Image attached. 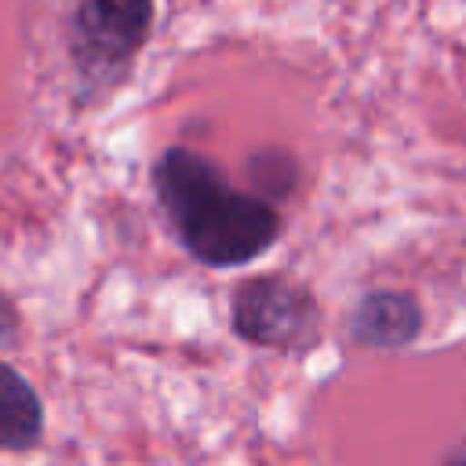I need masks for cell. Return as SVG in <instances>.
Masks as SVG:
<instances>
[{"mask_svg":"<svg viewBox=\"0 0 466 466\" xmlns=\"http://www.w3.org/2000/svg\"><path fill=\"white\" fill-rule=\"evenodd\" d=\"M11 328H15V306H11V299L0 291V342L11 335Z\"/></svg>","mask_w":466,"mask_h":466,"instance_id":"52a82bcc","label":"cell"},{"mask_svg":"<svg viewBox=\"0 0 466 466\" xmlns=\"http://www.w3.org/2000/svg\"><path fill=\"white\" fill-rule=\"evenodd\" d=\"M153 193L178 244L211 269L266 255L284 229L273 200L237 189L215 160L189 146H167L153 164Z\"/></svg>","mask_w":466,"mask_h":466,"instance_id":"6da1fadb","label":"cell"},{"mask_svg":"<svg viewBox=\"0 0 466 466\" xmlns=\"http://www.w3.org/2000/svg\"><path fill=\"white\" fill-rule=\"evenodd\" d=\"M233 335L277 350V353H309L320 342V306L302 280L284 273H258L233 288L229 299Z\"/></svg>","mask_w":466,"mask_h":466,"instance_id":"3957f363","label":"cell"},{"mask_svg":"<svg viewBox=\"0 0 466 466\" xmlns=\"http://www.w3.org/2000/svg\"><path fill=\"white\" fill-rule=\"evenodd\" d=\"M350 331L360 346L400 350V346L415 342L422 331L419 299L408 291H368L350 317Z\"/></svg>","mask_w":466,"mask_h":466,"instance_id":"277c9868","label":"cell"},{"mask_svg":"<svg viewBox=\"0 0 466 466\" xmlns=\"http://www.w3.org/2000/svg\"><path fill=\"white\" fill-rule=\"evenodd\" d=\"M44 437V404L33 382L0 360V451H29Z\"/></svg>","mask_w":466,"mask_h":466,"instance_id":"5b68a950","label":"cell"},{"mask_svg":"<svg viewBox=\"0 0 466 466\" xmlns=\"http://www.w3.org/2000/svg\"><path fill=\"white\" fill-rule=\"evenodd\" d=\"M153 29V0H66V51L91 98L113 95Z\"/></svg>","mask_w":466,"mask_h":466,"instance_id":"7a4b0ae2","label":"cell"},{"mask_svg":"<svg viewBox=\"0 0 466 466\" xmlns=\"http://www.w3.org/2000/svg\"><path fill=\"white\" fill-rule=\"evenodd\" d=\"M248 167H251V182H255V193H262L266 200H280L288 189H291V182H295V160L288 157V153H280V149H262V153H255L251 160H248Z\"/></svg>","mask_w":466,"mask_h":466,"instance_id":"8992f818","label":"cell"}]
</instances>
